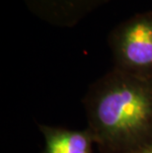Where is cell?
<instances>
[{
  "label": "cell",
  "instance_id": "cell-5",
  "mask_svg": "<svg viewBox=\"0 0 152 153\" xmlns=\"http://www.w3.org/2000/svg\"><path fill=\"white\" fill-rule=\"evenodd\" d=\"M125 153H152V138L147 142L143 143L142 145Z\"/></svg>",
  "mask_w": 152,
  "mask_h": 153
},
{
  "label": "cell",
  "instance_id": "cell-2",
  "mask_svg": "<svg viewBox=\"0 0 152 153\" xmlns=\"http://www.w3.org/2000/svg\"><path fill=\"white\" fill-rule=\"evenodd\" d=\"M114 67L152 77V11L135 13L119 23L107 38Z\"/></svg>",
  "mask_w": 152,
  "mask_h": 153
},
{
  "label": "cell",
  "instance_id": "cell-1",
  "mask_svg": "<svg viewBox=\"0 0 152 153\" xmlns=\"http://www.w3.org/2000/svg\"><path fill=\"white\" fill-rule=\"evenodd\" d=\"M100 153H125L152 138V77L113 66L82 100Z\"/></svg>",
  "mask_w": 152,
  "mask_h": 153
},
{
  "label": "cell",
  "instance_id": "cell-3",
  "mask_svg": "<svg viewBox=\"0 0 152 153\" xmlns=\"http://www.w3.org/2000/svg\"><path fill=\"white\" fill-rule=\"evenodd\" d=\"M111 0H23L28 10L47 24L73 28Z\"/></svg>",
  "mask_w": 152,
  "mask_h": 153
},
{
  "label": "cell",
  "instance_id": "cell-4",
  "mask_svg": "<svg viewBox=\"0 0 152 153\" xmlns=\"http://www.w3.org/2000/svg\"><path fill=\"white\" fill-rule=\"evenodd\" d=\"M38 126L44 139L42 153H95V139L88 128L73 129L46 123Z\"/></svg>",
  "mask_w": 152,
  "mask_h": 153
}]
</instances>
